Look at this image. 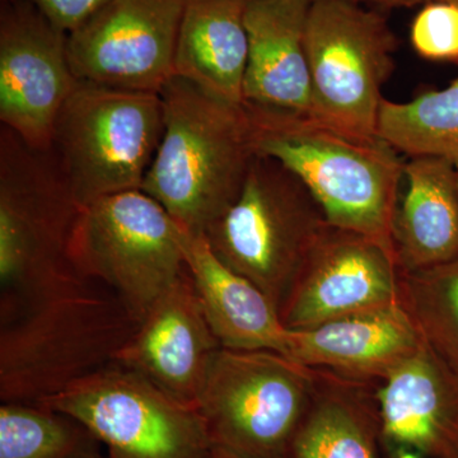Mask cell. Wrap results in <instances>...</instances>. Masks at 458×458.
I'll list each match as a JSON object with an SVG mask.
<instances>
[{
  "mask_svg": "<svg viewBox=\"0 0 458 458\" xmlns=\"http://www.w3.org/2000/svg\"><path fill=\"white\" fill-rule=\"evenodd\" d=\"M379 385L315 369L311 403L295 434L292 457L378 458Z\"/></svg>",
  "mask_w": 458,
  "mask_h": 458,
  "instance_id": "cell-21",
  "label": "cell"
},
{
  "mask_svg": "<svg viewBox=\"0 0 458 458\" xmlns=\"http://www.w3.org/2000/svg\"><path fill=\"white\" fill-rule=\"evenodd\" d=\"M394 454H396V458H424L423 456H420V454H417V452L403 450V448L394 451Z\"/></svg>",
  "mask_w": 458,
  "mask_h": 458,
  "instance_id": "cell-29",
  "label": "cell"
},
{
  "mask_svg": "<svg viewBox=\"0 0 458 458\" xmlns=\"http://www.w3.org/2000/svg\"><path fill=\"white\" fill-rule=\"evenodd\" d=\"M165 131L141 191L174 221L205 233L236 201L256 157L243 105L232 104L181 77L159 92Z\"/></svg>",
  "mask_w": 458,
  "mask_h": 458,
  "instance_id": "cell-2",
  "label": "cell"
},
{
  "mask_svg": "<svg viewBox=\"0 0 458 458\" xmlns=\"http://www.w3.org/2000/svg\"><path fill=\"white\" fill-rule=\"evenodd\" d=\"M140 319L86 278L0 324V399L38 403L110 366Z\"/></svg>",
  "mask_w": 458,
  "mask_h": 458,
  "instance_id": "cell-3",
  "label": "cell"
},
{
  "mask_svg": "<svg viewBox=\"0 0 458 458\" xmlns=\"http://www.w3.org/2000/svg\"><path fill=\"white\" fill-rule=\"evenodd\" d=\"M71 256L82 276L107 286L140 321L186 269L180 225L141 190L81 208Z\"/></svg>",
  "mask_w": 458,
  "mask_h": 458,
  "instance_id": "cell-8",
  "label": "cell"
},
{
  "mask_svg": "<svg viewBox=\"0 0 458 458\" xmlns=\"http://www.w3.org/2000/svg\"><path fill=\"white\" fill-rule=\"evenodd\" d=\"M84 458H102V457H99L98 454H92V456L84 457Z\"/></svg>",
  "mask_w": 458,
  "mask_h": 458,
  "instance_id": "cell-30",
  "label": "cell"
},
{
  "mask_svg": "<svg viewBox=\"0 0 458 458\" xmlns=\"http://www.w3.org/2000/svg\"><path fill=\"white\" fill-rule=\"evenodd\" d=\"M210 458H241L237 456V454H232L227 450H223V448L214 447L212 452V457Z\"/></svg>",
  "mask_w": 458,
  "mask_h": 458,
  "instance_id": "cell-28",
  "label": "cell"
},
{
  "mask_svg": "<svg viewBox=\"0 0 458 458\" xmlns=\"http://www.w3.org/2000/svg\"><path fill=\"white\" fill-rule=\"evenodd\" d=\"M399 267L370 238L328 225L279 309L288 330L399 304Z\"/></svg>",
  "mask_w": 458,
  "mask_h": 458,
  "instance_id": "cell-13",
  "label": "cell"
},
{
  "mask_svg": "<svg viewBox=\"0 0 458 458\" xmlns=\"http://www.w3.org/2000/svg\"><path fill=\"white\" fill-rule=\"evenodd\" d=\"M399 300L424 342L458 372V258L399 269Z\"/></svg>",
  "mask_w": 458,
  "mask_h": 458,
  "instance_id": "cell-24",
  "label": "cell"
},
{
  "mask_svg": "<svg viewBox=\"0 0 458 458\" xmlns=\"http://www.w3.org/2000/svg\"><path fill=\"white\" fill-rule=\"evenodd\" d=\"M164 131L159 93L78 82L57 116L50 152L82 208L141 190Z\"/></svg>",
  "mask_w": 458,
  "mask_h": 458,
  "instance_id": "cell-6",
  "label": "cell"
},
{
  "mask_svg": "<svg viewBox=\"0 0 458 458\" xmlns=\"http://www.w3.org/2000/svg\"><path fill=\"white\" fill-rule=\"evenodd\" d=\"M454 2H456V3H458V0H454Z\"/></svg>",
  "mask_w": 458,
  "mask_h": 458,
  "instance_id": "cell-33",
  "label": "cell"
},
{
  "mask_svg": "<svg viewBox=\"0 0 458 458\" xmlns=\"http://www.w3.org/2000/svg\"><path fill=\"white\" fill-rule=\"evenodd\" d=\"M5 2H14V0H5Z\"/></svg>",
  "mask_w": 458,
  "mask_h": 458,
  "instance_id": "cell-32",
  "label": "cell"
},
{
  "mask_svg": "<svg viewBox=\"0 0 458 458\" xmlns=\"http://www.w3.org/2000/svg\"><path fill=\"white\" fill-rule=\"evenodd\" d=\"M381 438L424 458H458V372L426 342L377 390Z\"/></svg>",
  "mask_w": 458,
  "mask_h": 458,
  "instance_id": "cell-15",
  "label": "cell"
},
{
  "mask_svg": "<svg viewBox=\"0 0 458 458\" xmlns=\"http://www.w3.org/2000/svg\"><path fill=\"white\" fill-rule=\"evenodd\" d=\"M315 369L271 351L222 348L197 403L214 447L241 458H293Z\"/></svg>",
  "mask_w": 458,
  "mask_h": 458,
  "instance_id": "cell-7",
  "label": "cell"
},
{
  "mask_svg": "<svg viewBox=\"0 0 458 458\" xmlns=\"http://www.w3.org/2000/svg\"><path fill=\"white\" fill-rule=\"evenodd\" d=\"M186 0H110L68 35L78 82L159 93L174 77Z\"/></svg>",
  "mask_w": 458,
  "mask_h": 458,
  "instance_id": "cell-11",
  "label": "cell"
},
{
  "mask_svg": "<svg viewBox=\"0 0 458 458\" xmlns=\"http://www.w3.org/2000/svg\"><path fill=\"white\" fill-rule=\"evenodd\" d=\"M423 343L399 303L316 327L289 330L285 357L309 369L381 384Z\"/></svg>",
  "mask_w": 458,
  "mask_h": 458,
  "instance_id": "cell-16",
  "label": "cell"
},
{
  "mask_svg": "<svg viewBox=\"0 0 458 458\" xmlns=\"http://www.w3.org/2000/svg\"><path fill=\"white\" fill-rule=\"evenodd\" d=\"M358 3H370L381 8H410L415 5H424L432 0H354Z\"/></svg>",
  "mask_w": 458,
  "mask_h": 458,
  "instance_id": "cell-27",
  "label": "cell"
},
{
  "mask_svg": "<svg viewBox=\"0 0 458 458\" xmlns=\"http://www.w3.org/2000/svg\"><path fill=\"white\" fill-rule=\"evenodd\" d=\"M377 135L397 152L458 162V77L408 102L382 101Z\"/></svg>",
  "mask_w": 458,
  "mask_h": 458,
  "instance_id": "cell-22",
  "label": "cell"
},
{
  "mask_svg": "<svg viewBox=\"0 0 458 458\" xmlns=\"http://www.w3.org/2000/svg\"><path fill=\"white\" fill-rule=\"evenodd\" d=\"M328 222L293 172L256 155L242 190L205 232L216 258L280 309Z\"/></svg>",
  "mask_w": 458,
  "mask_h": 458,
  "instance_id": "cell-5",
  "label": "cell"
},
{
  "mask_svg": "<svg viewBox=\"0 0 458 458\" xmlns=\"http://www.w3.org/2000/svg\"><path fill=\"white\" fill-rule=\"evenodd\" d=\"M95 437L75 419L40 403L0 406V458H84Z\"/></svg>",
  "mask_w": 458,
  "mask_h": 458,
  "instance_id": "cell-23",
  "label": "cell"
},
{
  "mask_svg": "<svg viewBox=\"0 0 458 458\" xmlns=\"http://www.w3.org/2000/svg\"><path fill=\"white\" fill-rule=\"evenodd\" d=\"M247 2L186 0L174 54L176 77L237 105H243L249 56Z\"/></svg>",
  "mask_w": 458,
  "mask_h": 458,
  "instance_id": "cell-20",
  "label": "cell"
},
{
  "mask_svg": "<svg viewBox=\"0 0 458 458\" xmlns=\"http://www.w3.org/2000/svg\"><path fill=\"white\" fill-rule=\"evenodd\" d=\"M77 84L68 35L30 0L5 2L0 14L2 126L30 147L49 150L57 116Z\"/></svg>",
  "mask_w": 458,
  "mask_h": 458,
  "instance_id": "cell-12",
  "label": "cell"
},
{
  "mask_svg": "<svg viewBox=\"0 0 458 458\" xmlns=\"http://www.w3.org/2000/svg\"><path fill=\"white\" fill-rule=\"evenodd\" d=\"M456 168H457V185H458V162L456 164Z\"/></svg>",
  "mask_w": 458,
  "mask_h": 458,
  "instance_id": "cell-31",
  "label": "cell"
},
{
  "mask_svg": "<svg viewBox=\"0 0 458 458\" xmlns=\"http://www.w3.org/2000/svg\"><path fill=\"white\" fill-rule=\"evenodd\" d=\"M81 207L49 150L0 131V324L86 279L71 256Z\"/></svg>",
  "mask_w": 458,
  "mask_h": 458,
  "instance_id": "cell-4",
  "label": "cell"
},
{
  "mask_svg": "<svg viewBox=\"0 0 458 458\" xmlns=\"http://www.w3.org/2000/svg\"><path fill=\"white\" fill-rule=\"evenodd\" d=\"M403 179L406 191L394 222L399 269H426L458 258L456 165L439 157H415L406 162Z\"/></svg>",
  "mask_w": 458,
  "mask_h": 458,
  "instance_id": "cell-19",
  "label": "cell"
},
{
  "mask_svg": "<svg viewBox=\"0 0 458 458\" xmlns=\"http://www.w3.org/2000/svg\"><path fill=\"white\" fill-rule=\"evenodd\" d=\"M312 0H249V56L243 104L311 114L312 95L304 33Z\"/></svg>",
  "mask_w": 458,
  "mask_h": 458,
  "instance_id": "cell-17",
  "label": "cell"
},
{
  "mask_svg": "<svg viewBox=\"0 0 458 458\" xmlns=\"http://www.w3.org/2000/svg\"><path fill=\"white\" fill-rule=\"evenodd\" d=\"M186 267L222 348L286 354L289 330L279 310L254 283L223 264L204 233L180 227Z\"/></svg>",
  "mask_w": 458,
  "mask_h": 458,
  "instance_id": "cell-18",
  "label": "cell"
},
{
  "mask_svg": "<svg viewBox=\"0 0 458 458\" xmlns=\"http://www.w3.org/2000/svg\"><path fill=\"white\" fill-rule=\"evenodd\" d=\"M310 116L352 134L377 135L382 89L399 42L381 12L354 0H312L304 33Z\"/></svg>",
  "mask_w": 458,
  "mask_h": 458,
  "instance_id": "cell-9",
  "label": "cell"
},
{
  "mask_svg": "<svg viewBox=\"0 0 458 458\" xmlns=\"http://www.w3.org/2000/svg\"><path fill=\"white\" fill-rule=\"evenodd\" d=\"M38 403L80 421L110 458L212 457V439L198 409L119 363Z\"/></svg>",
  "mask_w": 458,
  "mask_h": 458,
  "instance_id": "cell-10",
  "label": "cell"
},
{
  "mask_svg": "<svg viewBox=\"0 0 458 458\" xmlns=\"http://www.w3.org/2000/svg\"><path fill=\"white\" fill-rule=\"evenodd\" d=\"M219 349L221 343L186 267L141 319L114 363L140 373L170 396L197 408Z\"/></svg>",
  "mask_w": 458,
  "mask_h": 458,
  "instance_id": "cell-14",
  "label": "cell"
},
{
  "mask_svg": "<svg viewBox=\"0 0 458 458\" xmlns=\"http://www.w3.org/2000/svg\"><path fill=\"white\" fill-rule=\"evenodd\" d=\"M255 152L293 172L328 225L370 238L396 259L394 222L406 162L378 135L352 134L307 114L243 104Z\"/></svg>",
  "mask_w": 458,
  "mask_h": 458,
  "instance_id": "cell-1",
  "label": "cell"
},
{
  "mask_svg": "<svg viewBox=\"0 0 458 458\" xmlns=\"http://www.w3.org/2000/svg\"><path fill=\"white\" fill-rule=\"evenodd\" d=\"M410 42L423 59L458 65V3H426L412 20Z\"/></svg>",
  "mask_w": 458,
  "mask_h": 458,
  "instance_id": "cell-25",
  "label": "cell"
},
{
  "mask_svg": "<svg viewBox=\"0 0 458 458\" xmlns=\"http://www.w3.org/2000/svg\"><path fill=\"white\" fill-rule=\"evenodd\" d=\"M36 9L56 27L72 33L80 29L110 0H30Z\"/></svg>",
  "mask_w": 458,
  "mask_h": 458,
  "instance_id": "cell-26",
  "label": "cell"
}]
</instances>
